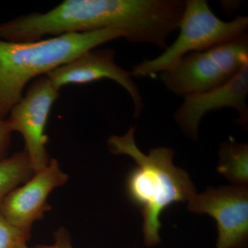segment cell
I'll return each instance as SVG.
<instances>
[{"label":"cell","instance_id":"cell-1","mask_svg":"<svg viewBox=\"0 0 248 248\" xmlns=\"http://www.w3.org/2000/svg\"><path fill=\"white\" fill-rule=\"evenodd\" d=\"M108 146L112 154L128 155L136 163L127 177V194L143 216L145 245L158 246L161 214L173 203L188 202L195 194L193 183L184 170L173 164L171 148H153L148 155L142 153L135 142L134 128L122 136H111Z\"/></svg>","mask_w":248,"mask_h":248},{"label":"cell","instance_id":"cell-2","mask_svg":"<svg viewBox=\"0 0 248 248\" xmlns=\"http://www.w3.org/2000/svg\"><path fill=\"white\" fill-rule=\"evenodd\" d=\"M124 37L117 29L68 33L35 42L0 38V120L21 100L28 83L99 46Z\"/></svg>","mask_w":248,"mask_h":248},{"label":"cell","instance_id":"cell-3","mask_svg":"<svg viewBox=\"0 0 248 248\" xmlns=\"http://www.w3.org/2000/svg\"><path fill=\"white\" fill-rule=\"evenodd\" d=\"M248 18L238 16L224 22L214 14L205 0H185L177 40L153 60L135 65L132 76L146 78L172 68L187 53L202 52L237 40L247 34Z\"/></svg>","mask_w":248,"mask_h":248},{"label":"cell","instance_id":"cell-4","mask_svg":"<svg viewBox=\"0 0 248 248\" xmlns=\"http://www.w3.org/2000/svg\"><path fill=\"white\" fill-rule=\"evenodd\" d=\"M248 63V34L237 40L187 54L160 79L170 91L185 96L210 91L230 81Z\"/></svg>","mask_w":248,"mask_h":248},{"label":"cell","instance_id":"cell-5","mask_svg":"<svg viewBox=\"0 0 248 248\" xmlns=\"http://www.w3.org/2000/svg\"><path fill=\"white\" fill-rule=\"evenodd\" d=\"M60 97V90L55 88L48 76L36 78L25 95L13 107L6 119L11 131L18 132L25 141L24 151L30 158L35 172L46 167L50 161L45 134L50 110Z\"/></svg>","mask_w":248,"mask_h":248},{"label":"cell","instance_id":"cell-6","mask_svg":"<svg viewBox=\"0 0 248 248\" xmlns=\"http://www.w3.org/2000/svg\"><path fill=\"white\" fill-rule=\"evenodd\" d=\"M192 213L207 214L217 221V248H246L248 242V185L208 187L188 200Z\"/></svg>","mask_w":248,"mask_h":248},{"label":"cell","instance_id":"cell-7","mask_svg":"<svg viewBox=\"0 0 248 248\" xmlns=\"http://www.w3.org/2000/svg\"><path fill=\"white\" fill-rule=\"evenodd\" d=\"M248 63L230 81L215 89L185 96L174 115L176 122L184 133L194 140L198 138L201 120L210 111L231 108L237 111L239 125L248 126Z\"/></svg>","mask_w":248,"mask_h":248},{"label":"cell","instance_id":"cell-8","mask_svg":"<svg viewBox=\"0 0 248 248\" xmlns=\"http://www.w3.org/2000/svg\"><path fill=\"white\" fill-rule=\"evenodd\" d=\"M115 50L93 49L46 75L54 86L60 90L69 84H84L103 79L115 81L128 92L134 104V117L141 115L144 104L141 93L130 72L115 63Z\"/></svg>","mask_w":248,"mask_h":248},{"label":"cell","instance_id":"cell-9","mask_svg":"<svg viewBox=\"0 0 248 248\" xmlns=\"http://www.w3.org/2000/svg\"><path fill=\"white\" fill-rule=\"evenodd\" d=\"M68 179L58 160L50 159L46 167L5 197L0 203V213L11 224L31 231L32 224L51 210L47 203L49 195Z\"/></svg>","mask_w":248,"mask_h":248},{"label":"cell","instance_id":"cell-10","mask_svg":"<svg viewBox=\"0 0 248 248\" xmlns=\"http://www.w3.org/2000/svg\"><path fill=\"white\" fill-rule=\"evenodd\" d=\"M218 173L233 184L248 185V146L234 141L222 143L218 151Z\"/></svg>","mask_w":248,"mask_h":248},{"label":"cell","instance_id":"cell-11","mask_svg":"<svg viewBox=\"0 0 248 248\" xmlns=\"http://www.w3.org/2000/svg\"><path fill=\"white\" fill-rule=\"evenodd\" d=\"M26 151L17 152L0 161V203L10 192L25 184L35 174Z\"/></svg>","mask_w":248,"mask_h":248},{"label":"cell","instance_id":"cell-12","mask_svg":"<svg viewBox=\"0 0 248 248\" xmlns=\"http://www.w3.org/2000/svg\"><path fill=\"white\" fill-rule=\"evenodd\" d=\"M31 230L11 224L0 213V248H15L31 239Z\"/></svg>","mask_w":248,"mask_h":248},{"label":"cell","instance_id":"cell-13","mask_svg":"<svg viewBox=\"0 0 248 248\" xmlns=\"http://www.w3.org/2000/svg\"><path fill=\"white\" fill-rule=\"evenodd\" d=\"M54 243L52 245H37L31 248H74L69 231L60 227L53 232Z\"/></svg>","mask_w":248,"mask_h":248},{"label":"cell","instance_id":"cell-14","mask_svg":"<svg viewBox=\"0 0 248 248\" xmlns=\"http://www.w3.org/2000/svg\"><path fill=\"white\" fill-rule=\"evenodd\" d=\"M11 131L5 120H0V161L7 157L11 142Z\"/></svg>","mask_w":248,"mask_h":248},{"label":"cell","instance_id":"cell-15","mask_svg":"<svg viewBox=\"0 0 248 248\" xmlns=\"http://www.w3.org/2000/svg\"><path fill=\"white\" fill-rule=\"evenodd\" d=\"M15 248H31L28 247L27 243H22V244L17 245Z\"/></svg>","mask_w":248,"mask_h":248}]
</instances>
